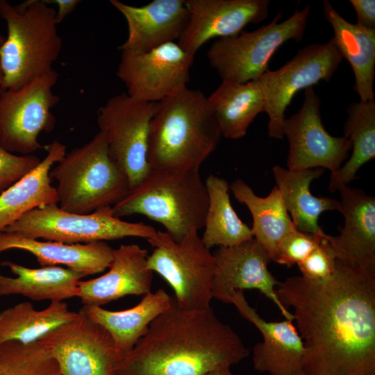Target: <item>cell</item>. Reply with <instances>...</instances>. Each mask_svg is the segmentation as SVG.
<instances>
[{"mask_svg":"<svg viewBox=\"0 0 375 375\" xmlns=\"http://www.w3.org/2000/svg\"><path fill=\"white\" fill-rule=\"evenodd\" d=\"M303 340L306 375H375V274L336 260L323 281L296 276L278 283Z\"/></svg>","mask_w":375,"mask_h":375,"instance_id":"1","label":"cell"},{"mask_svg":"<svg viewBox=\"0 0 375 375\" xmlns=\"http://www.w3.org/2000/svg\"><path fill=\"white\" fill-rule=\"evenodd\" d=\"M249 356L238 335L210 308L187 310L172 297L116 369V375H208Z\"/></svg>","mask_w":375,"mask_h":375,"instance_id":"2","label":"cell"},{"mask_svg":"<svg viewBox=\"0 0 375 375\" xmlns=\"http://www.w3.org/2000/svg\"><path fill=\"white\" fill-rule=\"evenodd\" d=\"M221 132L208 97L188 87L157 102L147 140L151 169H199Z\"/></svg>","mask_w":375,"mask_h":375,"instance_id":"3","label":"cell"},{"mask_svg":"<svg viewBox=\"0 0 375 375\" xmlns=\"http://www.w3.org/2000/svg\"><path fill=\"white\" fill-rule=\"evenodd\" d=\"M208 197L199 169H151L112 207L117 217L142 215L176 241L203 228Z\"/></svg>","mask_w":375,"mask_h":375,"instance_id":"4","label":"cell"},{"mask_svg":"<svg viewBox=\"0 0 375 375\" xmlns=\"http://www.w3.org/2000/svg\"><path fill=\"white\" fill-rule=\"evenodd\" d=\"M43 0H27L16 6L0 0V16L7 35L0 47L3 90H17L53 71L62 39L56 10Z\"/></svg>","mask_w":375,"mask_h":375,"instance_id":"5","label":"cell"},{"mask_svg":"<svg viewBox=\"0 0 375 375\" xmlns=\"http://www.w3.org/2000/svg\"><path fill=\"white\" fill-rule=\"evenodd\" d=\"M49 176L57 183L58 206L76 214L112 207L130 190L128 178L111 157L101 131L66 153Z\"/></svg>","mask_w":375,"mask_h":375,"instance_id":"6","label":"cell"},{"mask_svg":"<svg viewBox=\"0 0 375 375\" xmlns=\"http://www.w3.org/2000/svg\"><path fill=\"white\" fill-rule=\"evenodd\" d=\"M310 6L296 9L291 17L279 22L278 13L269 24L253 31L217 39L207 51L210 66L222 81L244 83L258 79L269 69V62L285 42L303 38Z\"/></svg>","mask_w":375,"mask_h":375,"instance_id":"7","label":"cell"},{"mask_svg":"<svg viewBox=\"0 0 375 375\" xmlns=\"http://www.w3.org/2000/svg\"><path fill=\"white\" fill-rule=\"evenodd\" d=\"M148 242L153 250L148 255L147 267L172 288L178 306L187 310L211 308L215 257L198 231L176 241L165 231H157Z\"/></svg>","mask_w":375,"mask_h":375,"instance_id":"8","label":"cell"},{"mask_svg":"<svg viewBox=\"0 0 375 375\" xmlns=\"http://www.w3.org/2000/svg\"><path fill=\"white\" fill-rule=\"evenodd\" d=\"M3 232L65 244L105 242L128 237L148 241L157 234V231L148 224L129 222L115 217L112 207L89 214H76L63 210L57 203L26 212Z\"/></svg>","mask_w":375,"mask_h":375,"instance_id":"9","label":"cell"},{"mask_svg":"<svg viewBox=\"0 0 375 375\" xmlns=\"http://www.w3.org/2000/svg\"><path fill=\"white\" fill-rule=\"evenodd\" d=\"M58 74L53 70L17 90L0 94V145L10 153L32 155L42 148L38 138L53 131L56 119L51 109L58 103L53 92Z\"/></svg>","mask_w":375,"mask_h":375,"instance_id":"10","label":"cell"},{"mask_svg":"<svg viewBox=\"0 0 375 375\" xmlns=\"http://www.w3.org/2000/svg\"><path fill=\"white\" fill-rule=\"evenodd\" d=\"M342 57L333 40L313 43L299 49L281 68L268 70L258 80L262 91L269 117L268 135L282 139L285 112L294 95L324 81L328 82L338 70Z\"/></svg>","mask_w":375,"mask_h":375,"instance_id":"11","label":"cell"},{"mask_svg":"<svg viewBox=\"0 0 375 375\" xmlns=\"http://www.w3.org/2000/svg\"><path fill=\"white\" fill-rule=\"evenodd\" d=\"M156 104L122 93L112 97L97 110L99 131L106 136L111 157L126 175L130 189L151 171L147 159V140Z\"/></svg>","mask_w":375,"mask_h":375,"instance_id":"12","label":"cell"},{"mask_svg":"<svg viewBox=\"0 0 375 375\" xmlns=\"http://www.w3.org/2000/svg\"><path fill=\"white\" fill-rule=\"evenodd\" d=\"M38 342L56 360L62 375H116L124 358L110 333L81 311Z\"/></svg>","mask_w":375,"mask_h":375,"instance_id":"13","label":"cell"},{"mask_svg":"<svg viewBox=\"0 0 375 375\" xmlns=\"http://www.w3.org/2000/svg\"><path fill=\"white\" fill-rule=\"evenodd\" d=\"M193 60L172 42L141 54L122 51L117 75L132 98L158 102L187 88Z\"/></svg>","mask_w":375,"mask_h":375,"instance_id":"14","label":"cell"},{"mask_svg":"<svg viewBox=\"0 0 375 375\" xmlns=\"http://www.w3.org/2000/svg\"><path fill=\"white\" fill-rule=\"evenodd\" d=\"M321 101L313 87L304 90L301 108L285 119L282 133L289 143L288 169L314 168L336 172L349 156L351 141L346 137L330 135L322 124Z\"/></svg>","mask_w":375,"mask_h":375,"instance_id":"15","label":"cell"},{"mask_svg":"<svg viewBox=\"0 0 375 375\" xmlns=\"http://www.w3.org/2000/svg\"><path fill=\"white\" fill-rule=\"evenodd\" d=\"M213 255V298L227 303L233 291L256 289L276 306L285 319L294 322L292 312L277 297L275 287L279 282L268 269L270 257L254 238L236 246L219 247Z\"/></svg>","mask_w":375,"mask_h":375,"instance_id":"16","label":"cell"},{"mask_svg":"<svg viewBox=\"0 0 375 375\" xmlns=\"http://www.w3.org/2000/svg\"><path fill=\"white\" fill-rule=\"evenodd\" d=\"M188 24L177 43L194 57L203 44L213 38L238 35L249 24L268 17L269 0H185Z\"/></svg>","mask_w":375,"mask_h":375,"instance_id":"17","label":"cell"},{"mask_svg":"<svg viewBox=\"0 0 375 375\" xmlns=\"http://www.w3.org/2000/svg\"><path fill=\"white\" fill-rule=\"evenodd\" d=\"M338 211L344 226L336 236L326 235L335 257L364 272L375 274V198L348 185L340 188Z\"/></svg>","mask_w":375,"mask_h":375,"instance_id":"18","label":"cell"},{"mask_svg":"<svg viewBox=\"0 0 375 375\" xmlns=\"http://www.w3.org/2000/svg\"><path fill=\"white\" fill-rule=\"evenodd\" d=\"M227 303L233 304L262 335V342L253 349V364L256 371L269 375H296L302 372L304 346L293 321L265 320L248 303L242 290L233 291Z\"/></svg>","mask_w":375,"mask_h":375,"instance_id":"19","label":"cell"},{"mask_svg":"<svg viewBox=\"0 0 375 375\" xmlns=\"http://www.w3.org/2000/svg\"><path fill=\"white\" fill-rule=\"evenodd\" d=\"M110 3L127 23V39L118 47L122 51L141 54L174 42L190 19L185 0H153L140 7L118 0H110Z\"/></svg>","mask_w":375,"mask_h":375,"instance_id":"20","label":"cell"},{"mask_svg":"<svg viewBox=\"0 0 375 375\" xmlns=\"http://www.w3.org/2000/svg\"><path fill=\"white\" fill-rule=\"evenodd\" d=\"M147 251L136 244L114 249L108 271L99 277L80 281L77 297L83 305L101 306L126 295L149 293L153 272L147 267Z\"/></svg>","mask_w":375,"mask_h":375,"instance_id":"21","label":"cell"},{"mask_svg":"<svg viewBox=\"0 0 375 375\" xmlns=\"http://www.w3.org/2000/svg\"><path fill=\"white\" fill-rule=\"evenodd\" d=\"M20 249L32 253L42 267L65 265L84 277L104 272L112 262L113 249L104 241L65 244L40 241L17 233H0V253Z\"/></svg>","mask_w":375,"mask_h":375,"instance_id":"22","label":"cell"},{"mask_svg":"<svg viewBox=\"0 0 375 375\" xmlns=\"http://www.w3.org/2000/svg\"><path fill=\"white\" fill-rule=\"evenodd\" d=\"M322 10L333 31L332 40L342 58L350 64L355 78L353 90L360 101L374 100L375 29L347 21L324 0Z\"/></svg>","mask_w":375,"mask_h":375,"instance_id":"23","label":"cell"},{"mask_svg":"<svg viewBox=\"0 0 375 375\" xmlns=\"http://www.w3.org/2000/svg\"><path fill=\"white\" fill-rule=\"evenodd\" d=\"M47 154L33 171L0 194V233L26 212L41 206L58 204L49 172L66 154V147L54 140Z\"/></svg>","mask_w":375,"mask_h":375,"instance_id":"24","label":"cell"},{"mask_svg":"<svg viewBox=\"0 0 375 375\" xmlns=\"http://www.w3.org/2000/svg\"><path fill=\"white\" fill-rule=\"evenodd\" d=\"M322 168L292 170L275 165L272 173L290 218L300 231L316 235L326 233L318 220L325 211L338 210L340 201L330 197L314 196L311 183L324 173Z\"/></svg>","mask_w":375,"mask_h":375,"instance_id":"25","label":"cell"},{"mask_svg":"<svg viewBox=\"0 0 375 375\" xmlns=\"http://www.w3.org/2000/svg\"><path fill=\"white\" fill-rule=\"evenodd\" d=\"M171 303L172 297L163 289H158L144 295L139 303L129 309L111 311L100 306L83 305L79 311L102 326L125 357L146 333L150 324Z\"/></svg>","mask_w":375,"mask_h":375,"instance_id":"26","label":"cell"},{"mask_svg":"<svg viewBox=\"0 0 375 375\" xmlns=\"http://www.w3.org/2000/svg\"><path fill=\"white\" fill-rule=\"evenodd\" d=\"M229 188L236 200L250 211L253 219L251 228L253 238L273 261L282 240L297 229L278 189L274 186L267 197H260L241 178L233 181Z\"/></svg>","mask_w":375,"mask_h":375,"instance_id":"27","label":"cell"},{"mask_svg":"<svg viewBox=\"0 0 375 375\" xmlns=\"http://www.w3.org/2000/svg\"><path fill=\"white\" fill-rule=\"evenodd\" d=\"M1 265L8 267L16 277L0 274V296L21 294L33 301H62L77 297L78 283L84 277L59 266L32 269L9 260Z\"/></svg>","mask_w":375,"mask_h":375,"instance_id":"28","label":"cell"},{"mask_svg":"<svg viewBox=\"0 0 375 375\" xmlns=\"http://www.w3.org/2000/svg\"><path fill=\"white\" fill-rule=\"evenodd\" d=\"M222 137H244L256 116L265 112V101L258 80L239 83L222 81L208 97Z\"/></svg>","mask_w":375,"mask_h":375,"instance_id":"29","label":"cell"},{"mask_svg":"<svg viewBox=\"0 0 375 375\" xmlns=\"http://www.w3.org/2000/svg\"><path fill=\"white\" fill-rule=\"evenodd\" d=\"M208 205L201 237L209 249L215 246L230 247L253 238L251 229L233 209L229 196V184L219 176L210 174L205 181Z\"/></svg>","mask_w":375,"mask_h":375,"instance_id":"30","label":"cell"},{"mask_svg":"<svg viewBox=\"0 0 375 375\" xmlns=\"http://www.w3.org/2000/svg\"><path fill=\"white\" fill-rule=\"evenodd\" d=\"M78 315L66 303L51 301L43 310H35L30 302H22L0 312V344L16 341L29 344Z\"/></svg>","mask_w":375,"mask_h":375,"instance_id":"31","label":"cell"},{"mask_svg":"<svg viewBox=\"0 0 375 375\" xmlns=\"http://www.w3.org/2000/svg\"><path fill=\"white\" fill-rule=\"evenodd\" d=\"M344 136L351 141L352 153L343 165L331 173L328 189L331 192L348 185L359 169L375 157V100L349 106Z\"/></svg>","mask_w":375,"mask_h":375,"instance_id":"32","label":"cell"},{"mask_svg":"<svg viewBox=\"0 0 375 375\" xmlns=\"http://www.w3.org/2000/svg\"><path fill=\"white\" fill-rule=\"evenodd\" d=\"M0 375H62L49 352L38 341L0 344Z\"/></svg>","mask_w":375,"mask_h":375,"instance_id":"33","label":"cell"},{"mask_svg":"<svg viewBox=\"0 0 375 375\" xmlns=\"http://www.w3.org/2000/svg\"><path fill=\"white\" fill-rule=\"evenodd\" d=\"M324 235H316L295 229L281 242L273 261L288 267L302 262L319 244Z\"/></svg>","mask_w":375,"mask_h":375,"instance_id":"34","label":"cell"},{"mask_svg":"<svg viewBox=\"0 0 375 375\" xmlns=\"http://www.w3.org/2000/svg\"><path fill=\"white\" fill-rule=\"evenodd\" d=\"M326 235L310 253L297 265L301 276L306 279L323 281L335 273L337 258Z\"/></svg>","mask_w":375,"mask_h":375,"instance_id":"35","label":"cell"},{"mask_svg":"<svg viewBox=\"0 0 375 375\" xmlns=\"http://www.w3.org/2000/svg\"><path fill=\"white\" fill-rule=\"evenodd\" d=\"M41 160L33 154L10 153L0 145V194L33 171Z\"/></svg>","mask_w":375,"mask_h":375,"instance_id":"36","label":"cell"},{"mask_svg":"<svg viewBox=\"0 0 375 375\" xmlns=\"http://www.w3.org/2000/svg\"><path fill=\"white\" fill-rule=\"evenodd\" d=\"M357 17L356 24L371 29H375V1L350 0Z\"/></svg>","mask_w":375,"mask_h":375,"instance_id":"37","label":"cell"},{"mask_svg":"<svg viewBox=\"0 0 375 375\" xmlns=\"http://www.w3.org/2000/svg\"><path fill=\"white\" fill-rule=\"evenodd\" d=\"M49 3H54L58 6V12L56 13V22L57 24L61 23L63 19L71 14L81 2L80 0H50L45 1Z\"/></svg>","mask_w":375,"mask_h":375,"instance_id":"38","label":"cell"},{"mask_svg":"<svg viewBox=\"0 0 375 375\" xmlns=\"http://www.w3.org/2000/svg\"><path fill=\"white\" fill-rule=\"evenodd\" d=\"M208 375H235L233 374L229 367L221 368L210 372Z\"/></svg>","mask_w":375,"mask_h":375,"instance_id":"39","label":"cell"},{"mask_svg":"<svg viewBox=\"0 0 375 375\" xmlns=\"http://www.w3.org/2000/svg\"><path fill=\"white\" fill-rule=\"evenodd\" d=\"M3 82V74L1 62H0V94L3 91V88H2Z\"/></svg>","mask_w":375,"mask_h":375,"instance_id":"40","label":"cell"},{"mask_svg":"<svg viewBox=\"0 0 375 375\" xmlns=\"http://www.w3.org/2000/svg\"><path fill=\"white\" fill-rule=\"evenodd\" d=\"M6 37H4L0 32V47L2 46L5 41Z\"/></svg>","mask_w":375,"mask_h":375,"instance_id":"41","label":"cell"},{"mask_svg":"<svg viewBox=\"0 0 375 375\" xmlns=\"http://www.w3.org/2000/svg\"><path fill=\"white\" fill-rule=\"evenodd\" d=\"M296 375H306V374H303V372H301V373L297 374H296Z\"/></svg>","mask_w":375,"mask_h":375,"instance_id":"42","label":"cell"}]
</instances>
